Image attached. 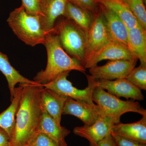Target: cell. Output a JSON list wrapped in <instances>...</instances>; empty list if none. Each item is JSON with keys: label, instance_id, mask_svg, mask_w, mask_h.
I'll return each mask as SVG.
<instances>
[{"label": "cell", "instance_id": "cell-1", "mask_svg": "<svg viewBox=\"0 0 146 146\" xmlns=\"http://www.w3.org/2000/svg\"><path fill=\"white\" fill-rule=\"evenodd\" d=\"M21 100L16 116L11 146L27 145L37 133L44 108L41 100L43 86L40 84H23Z\"/></svg>", "mask_w": 146, "mask_h": 146}, {"label": "cell", "instance_id": "cell-2", "mask_svg": "<svg viewBox=\"0 0 146 146\" xmlns=\"http://www.w3.org/2000/svg\"><path fill=\"white\" fill-rule=\"evenodd\" d=\"M44 45L48 56L46 67L44 70L37 73L34 81L40 84L48 83L66 71L76 70L85 73V68L63 50L54 31L46 34Z\"/></svg>", "mask_w": 146, "mask_h": 146}, {"label": "cell", "instance_id": "cell-3", "mask_svg": "<svg viewBox=\"0 0 146 146\" xmlns=\"http://www.w3.org/2000/svg\"><path fill=\"white\" fill-rule=\"evenodd\" d=\"M54 31L65 52L84 67L88 33L64 16L56 20Z\"/></svg>", "mask_w": 146, "mask_h": 146}, {"label": "cell", "instance_id": "cell-4", "mask_svg": "<svg viewBox=\"0 0 146 146\" xmlns=\"http://www.w3.org/2000/svg\"><path fill=\"white\" fill-rule=\"evenodd\" d=\"M7 23L20 40L31 46L44 44L46 33L39 16L29 14L23 5L9 13Z\"/></svg>", "mask_w": 146, "mask_h": 146}, {"label": "cell", "instance_id": "cell-5", "mask_svg": "<svg viewBox=\"0 0 146 146\" xmlns=\"http://www.w3.org/2000/svg\"><path fill=\"white\" fill-rule=\"evenodd\" d=\"M92 100L106 116L112 118L115 124L120 123L121 116L127 112H136L142 116L146 115V109L138 102L120 99L98 85L93 91Z\"/></svg>", "mask_w": 146, "mask_h": 146}, {"label": "cell", "instance_id": "cell-6", "mask_svg": "<svg viewBox=\"0 0 146 146\" xmlns=\"http://www.w3.org/2000/svg\"><path fill=\"white\" fill-rule=\"evenodd\" d=\"M70 72H64L52 81L40 85L60 95L74 100L84 101L92 105H96L92 100V94L95 87L97 86L96 80L90 75H86L88 86L84 89H78L73 86L72 82L67 79Z\"/></svg>", "mask_w": 146, "mask_h": 146}, {"label": "cell", "instance_id": "cell-7", "mask_svg": "<svg viewBox=\"0 0 146 146\" xmlns=\"http://www.w3.org/2000/svg\"><path fill=\"white\" fill-rule=\"evenodd\" d=\"M137 60H110L102 66L89 68L90 75L98 80H112L125 78L135 68Z\"/></svg>", "mask_w": 146, "mask_h": 146}, {"label": "cell", "instance_id": "cell-8", "mask_svg": "<svg viewBox=\"0 0 146 146\" xmlns=\"http://www.w3.org/2000/svg\"><path fill=\"white\" fill-rule=\"evenodd\" d=\"M112 40L102 12L95 14L94 23L88 32L84 66L96 53Z\"/></svg>", "mask_w": 146, "mask_h": 146}, {"label": "cell", "instance_id": "cell-9", "mask_svg": "<svg viewBox=\"0 0 146 146\" xmlns=\"http://www.w3.org/2000/svg\"><path fill=\"white\" fill-rule=\"evenodd\" d=\"M63 115L75 116L86 125H92L100 118L107 116L97 105H92L84 101L74 100L69 97L65 102Z\"/></svg>", "mask_w": 146, "mask_h": 146}, {"label": "cell", "instance_id": "cell-10", "mask_svg": "<svg viewBox=\"0 0 146 146\" xmlns=\"http://www.w3.org/2000/svg\"><path fill=\"white\" fill-rule=\"evenodd\" d=\"M138 60L135 54L126 45L112 41L108 42L96 53L84 66L85 69L96 66L102 60Z\"/></svg>", "mask_w": 146, "mask_h": 146}, {"label": "cell", "instance_id": "cell-11", "mask_svg": "<svg viewBox=\"0 0 146 146\" xmlns=\"http://www.w3.org/2000/svg\"><path fill=\"white\" fill-rule=\"evenodd\" d=\"M115 124L111 117L103 116L92 125L76 127L73 132L76 135L88 140L89 146H98L100 141L111 133Z\"/></svg>", "mask_w": 146, "mask_h": 146}, {"label": "cell", "instance_id": "cell-12", "mask_svg": "<svg viewBox=\"0 0 146 146\" xmlns=\"http://www.w3.org/2000/svg\"><path fill=\"white\" fill-rule=\"evenodd\" d=\"M97 85L109 94L118 98L123 97L127 99H132L143 101L144 96L141 90L133 85L126 78L119 79L115 80H97Z\"/></svg>", "mask_w": 146, "mask_h": 146}, {"label": "cell", "instance_id": "cell-13", "mask_svg": "<svg viewBox=\"0 0 146 146\" xmlns=\"http://www.w3.org/2000/svg\"><path fill=\"white\" fill-rule=\"evenodd\" d=\"M68 0H39L42 28L46 34L54 30L56 20L65 14Z\"/></svg>", "mask_w": 146, "mask_h": 146}, {"label": "cell", "instance_id": "cell-14", "mask_svg": "<svg viewBox=\"0 0 146 146\" xmlns=\"http://www.w3.org/2000/svg\"><path fill=\"white\" fill-rule=\"evenodd\" d=\"M41 100L46 112L60 125L63 108L68 97L43 87L41 92Z\"/></svg>", "mask_w": 146, "mask_h": 146}, {"label": "cell", "instance_id": "cell-15", "mask_svg": "<svg viewBox=\"0 0 146 146\" xmlns=\"http://www.w3.org/2000/svg\"><path fill=\"white\" fill-rule=\"evenodd\" d=\"M101 6V12L112 40L128 46V29L115 13L104 7Z\"/></svg>", "mask_w": 146, "mask_h": 146}, {"label": "cell", "instance_id": "cell-16", "mask_svg": "<svg viewBox=\"0 0 146 146\" xmlns=\"http://www.w3.org/2000/svg\"><path fill=\"white\" fill-rule=\"evenodd\" d=\"M136 122L115 124L112 132L119 136L146 143V115Z\"/></svg>", "mask_w": 146, "mask_h": 146}, {"label": "cell", "instance_id": "cell-17", "mask_svg": "<svg viewBox=\"0 0 146 146\" xmlns=\"http://www.w3.org/2000/svg\"><path fill=\"white\" fill-rule=\"evenodd\" d=\"M127 45L140 65L146 66V30L140 25L129 29Z\"/></svg>", "mask_w": 146, "mask_h": 146}, {"label": "cell", "instance_id": "cell-18", "mask_svg": "<svg viewBox=\"0 0 146 146\" xmlns=\"http://www.w3.org/2000/svg\"><path fill=\"white\" fill-rule=\"evenodd\" d=\"M0 71L6 78L9 88L10 91L11 101L13 99L16 84H37L33 80H30L25 77L16 70L9 62L7 55L3 53L0 51Z\"/></svg>", "mask_w": 146, "mask_h": 146}, {"label": "cell", "instance_id": "cell-19", "mask_svg": "<svg viewBox=\"0 0 146 146\" xmlns=\"http://www.w3.org/2000/svg\"><path fill=\"white\" fill-rule=\"evenodd\" d=\"M39 132L45 133L60 145L67 146L65 138L70 134V131L58 125L44 108Z\"/></svg>", "mask_w": 146, "mask_h": 146}, {"label": "cell", "instance_id": "cell-20", "mask_svg": "<svg viewBox=\"0 0 146 146\" xmlns=\"http://www.w3.org/2000/svg\"><path fill=\"white\" fill-rule=\"evenodd\" d=\"M95 1L115 13L128 30L140 25L127 4L122 0H95Z\"/></svg>", "mask_w": 146, "mask_h": 146}, {"label": "cell", "instance_id": "cell-21", "mask_svg": "<svg viewBox=\"0 0 146 146\" xmlns=\"http://www.w3.org/2000/svg\"><path fill=\"white\" fill-rule=\"evenodd\" d=\"M22 90V85L19 84V86L15 88L10 106L0 114V128L5 131L11 140L15 128L16 114L21 100Z\"/></svg>", "mask_w": 146, "mask_h": 146}, {"label": "cell", "instance_id": "cell-22", "mask_svg": "<svg viewBox=\"0 0 146 146\" xmlns=\"http://www.w3.org/2000/svg\"><path fill=\"white\" fill-rule=\"evenodd\" d=\"M95 15L89 11L68 2L64 17L70 19L88 33L94 23Z\"/></svg>", "mask_w": 146, "mask_h": 146}, {"label": "cell", "instance_id": "cell-23", "mask_svg": "<svg viewBox=\"0 0 146 146\" xmlns=\"http://www.w3.org/2000/svg\"><path fill=\"white\" fill-rule=\"evenodd\" d=\"M127 4L138 24L146 30V11L143 0H122Z\"/></svg>", "mask_w": 146, "mask_h": 146}, {"label": "cell", "instance_id": "cell-24", "mask_svg": "<svg viewBox=\"0 0 146 146\" xmlns=\"http://www.w3.org/2000/svg\"><path fill=\"white\" fill-rule=\"evenodd\" d=\"M141 90H146V66L134 68L125 78Z\"/></svg>", "mask_w": 146, "mask_h": 146}, {"label": "cell", "instance_id": "cell-25", "mask_svg": "<svg viewBox=\"0 0 146 146\" xmlns=\"http://www.w3.org/2000/svg\"><path fill=\"white\" fill-rule=\"evenodd\" d=\"M29 146H65L58 143L42 132H39L28 144Z\"/></svg>", "mask_w": 146, "mask_h": 146}, {"label": "cell", "instance_id": "cell-26", "mask_svg": "<svg viewBox=\"0 0 146 146\" xmlns=\"http://www.w3.org/2000/svg\"><path fill=\"white\" fill-rule=\"evenodd\" d=\"M22 5L24 7L26 11L29 14L39 16L42 15L40 7L39 0H22Z\"/></svg>", "mask_w": 146, "mask_h": 146}, {"label": "cell", "instance_id": "cell-27", "mask_svg": "<svg viewBox=\"0 0 146 146\" xmlns=\"http://www.w3.org/2000/svg\"><path fill=\"white\" fill-rule=\"evenodd\" d=\"M111 134L117 146H146V143L119 136L112 132Z\"/></svg>", "mask_w": 146, "mask_h": 146}, {"label": "cell", "instance_id": "cell-28", "mask_svg": "<svg viewBox=\"0 0 146 146\" xmlns=\"http://www.w3.org/2000/svg\"><path fill=\"white\" fill-rule=\"evenodd\" d=\"M68 1L91 12L94 11L96 7V3L94 0H68Z\"/></svg>", "mask_w": 146, "mask_h": 146}, {"label": "cell", "instance_id": "cell-29", "mask_svg": "<svg viewBox=\"0 0 146 146\" xmlns=\"http://www.w3.org/2000/svg\"><path fill=\"white\" fill-rule=\"evenodd\" d=\"M0 146H11V139L5 131L0 128Z\"/></svg>", "mask_w": 146, "mask_h": 146}, {"label": "cell", "instance_id": "cell-30", "mask_svg": "<svg viewBox=\"0 0 146 146\" xmlns=\"http://www.w3.org/2000/svg\"><path fill=\"white\" fill-rule=\"evenodd\" d=\"M98 146H117L111 133L100 141Z\"/></svg>", "mask_w": 146, "mask_h": 146}, {"label": "cell", "instance_id": "cell-31", "mask_svg": "<svg viewBox=\"0 0 146 146\" xmlns=\"http://www.w3.org/2000/svg\"><path fill=\"white\" fill-rule=\"evenodd\" d=\"M25 146H29L28 145H27Z\"/></svg>", "mask_w": 146, "mask_h": 146}, {"label": "cell", "instance_id": "cell-32", "mask_svg": "<svg viewBox=\"0 0 146 146\" xmlns=\"http://www.w3.org/2000/svg\"><path fill=\"white\" fill-rule=\"evenodd\" d=\"M94 1H95V0H94Z\"/></svg>", "mask_w": 146, "mask_h": 146}]
</instances>
